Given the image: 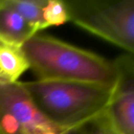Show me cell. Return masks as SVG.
Masks as SVG:
<instances>
[{
	"label": "cell",
	"mask_w": 134,
	"mask_h": 134,
	"mask_svg": "<svg viewBox=\"0 0 134 134\" xmlns=\"http://www.w3.org/2000/svg\"><path fill=\"white\" fill-rule=\"evenodd\" d=\"M30 68L39 80H64L115 87L114 61L49 35L35 34L22 46Z\"/></svg>",
	"instance_id": "cell-1"
},
{
	"label": "cell",
	"mask_w": 134,
	"mask_h": 134,
	"mask_svg": "<svg viewBox=\"0 0 134 134\" xmlns=\"http://www.w3.org/2000/svg\"><path fill=\"white\" fill-rule=\"evenodd\" d=\"M38 111L64 131L105 110L115 87L64 80L21 82Z\"/></svg>",
	"instance_id": "cell-2"
},
{
	"label": "cell",
	"mask_w": 134,
	"mask_h": 134,
	"mask_svg": "<svg viewBox=\"0 0 134 134\" xmlns=\"http://www.w3.org/2000/svg\"><path fill=\"white\" fill-rule=\"evenodd\" d=\"M69 21L133 53L134 0H64Z\"/></svg>",
	"instance_id": "cell-3"
},
{
	"label": "cell",
	"mask_w": 134,
	"mask_h": 134,
	"mask_svg": "<svg viewBox=\"0 0 134 134\" xmlns=\"http://www.w3.org/2000/svg\"><path fill=\"white\" fill-rule=\"evenodd\" d=\"M61 130L38 111L20 82H0V134H37Z\"/></svg>",
	"instance_id": "cell-4"
},
{
	"label": "cell",
	"mask_w": 134,
	"mask_h": 134,
	"mask_svg": "<svg viewBox=\"0 0 134 134\" xmlns=\"http://www.w3.org/2000/svg\"><path fill=\"white\" fill-rule=\"evenodd\" d=\"M114 62L118 79L107 111L118 133L134 134L133 53L123 54Z\"/></svg>",
	"instance_id": "cell-5"
},
{
	"label": "cell",
	"mask_w": 134,
	"mask_h": 134,
	"mask_svg": "<svg viewBox=\"0 0 134 134\" xmlns=\"http://www.w3.org/2000/svg\"><path fill=\"white\" fill-rule=\"evenodd\" d=\"M35 31L8 2L0 0V41L21 46Z\"/></svg>",
	"instance_id": "cell-6"
},
{
	"label": "cell",
	"mask_w": 134,
	"mask_h": 134,
	"mask_svg": "<svg viewBox=\"0 0 134 134\" xmlns=\"http://www.w3.org/2000/svg\"><path fill=\"white\" fill-rule=\"evenodd\" d=\"M29 68L21 46L0 41V82H16Z\"/></svg>",
	"instance_id": "cell-7"
},
{
	"label": "cell",
	"mask_w": 134,
	"mask_h": 134,
	"mask_svg": "<svg viewBox=\"0 0 134 134\" xmlns=\"http://www.w3.org/2000/svg\"><path fill=\"white\" fill-rule=\"evenodd\" d=\"M60 134H119L115 129L107 108L93 117L68 129Z\"/></svg>",
	"instance_id": "cell-8"
},
{
	"label": "cell",
	"mask_w": 134,
	"mask_h": 134,
	"mask_svg": "<svg viewBox=\"0 0 134 134\" xmlns=\"http://www.w3.org/2000/svg\"><path fill=\"white\" fill-rule=\"evenodd\" d=\"M37 33L46 28L43 19V9L47 0H7Z\"/></svg>",
	"instance_id": "cell-9"
},
{
	"label": "cell",
	"mask_w": 134,
	"mask_h": 134,
	"mask_svg": "<svg viewBox=\"0 0 134 134\" xmlns=\"http://www.w3.org/2000/svg\"><path fill=\"white\" fill-rule=\"evenodd\" d=\"M43 19L47 27L63 25L68 22V12L65 2L62 0H47L43 9Z\"/></svg>",
	"instance_id": "cell-10"
},
{
	"label": "cell",
	"mask_w": 134,
	"mask_h": 134,
	"mask_svg": "<svg viewBox=\"0 0 134 134\" xmlns=\"http://www.w3.org/2000/svg\"><path fill=\"white\" fill-rule=\"evenodd\" d=\"M61 132L58 130H44L37 134H60Z\"/></svg>",
	"instance_id": "cell-11"
}]
</instances>
